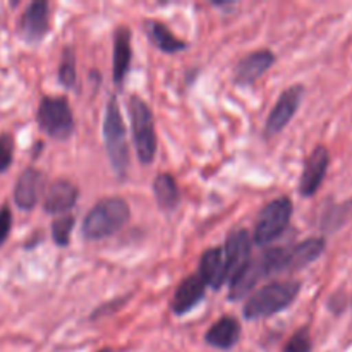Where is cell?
Segmentation results:
<instances>
[{
	"label": "cell",
	"mask_w": 352,
	"mask_h": 352,
	"mask_svg": "<svg viewBox=\"0 0 352 352\" xmlns=\"http://www.w3.org/2000/svg\"><path fill=\"white\" fill-rule=\"evenodd\" d=\"M325 246L327 243L323 237H309L294 246H284V272L292 274L311 265L322 256Z\"/></svg>",
	"instance_id": "8fae6325"
},
{
	"label": "cell",
	"mask_w": 352,
	"mask_h": 352,
	"mask_svg": "<svg viewBox=\"0 0 352 352\" xmlns=\"http://www.w3.org/2000/svg\"><path fill=\"white\" fill-rule=\"evenodd\" d=\"M274 62L275 55L270 50L251 52L237 62L236 69H234V82L236 85H253L272 67Z\"/></svg>",
	"instance_id": "9a60e30c"
},
{
	"label": "cell",
	"mask_w": 352,
	"mask_h": 352,
	"mask_svg": "<svg viewBox=\"0 0 352 352\" xmlns=\"http://www.w3.org/2000/svg\"><path fill=\"white\" fill-rule=\"evenodd\" d=\"M38 127L47 136L64 141L74 133V116L65 96H41L36 110Z\"/></svg>",
	"instance_id": "5b68a950"
},
{
	"label": "cell",
	"mask_w": 352,
	"mask_h": 352,
	"mask_svg": "<svg viewBox=\"0 0 352 352\" xmlns=\"http://www.w3.org/2000/svg\"><path fill=\"white\" fill-rule=\"evenodd\" d=\"M241 339V323L234 316H222L217 320L205 336V342L208 346L220 351H229L239 342Z\"/></svg>",
	"instance_id": "e0dca14e"
},
{
	"label": "cell",
	"mask_w": 352,
	"mask_h": 352,
	"mask_svg": "<svg viewBox=\"0 0 352 352\" xmlns=\"http://www.w3.org/2000/svg\"><path fill=\"white\" fill-rule=\"evenodd\" d=\"M103 141H105L107 157H109L113 172L119 177H126L131 157L129 146H127L126 126H124L122 116H120L117 96H110V100L107 102L105 117H103Z\"/></svg>",
	"instance_id": "3957f363"
},
{
	"label": "cell",
	"mask_w": 352,
	"mask_h": 352,
	"mask_svg": "<svg viewBox=\"0 0 352 352\" xmlns=\"http://www.w3.org/2000/svg\"><path fill=\"white\" fill-rule=\"evenodd\" d=\"M10 229H12V212L7 203L0 206V248L9 239Z\"/></svg>",
	"instance_id": "484cf974"
},
{
	"label": "cell",
	"mask_w": 352,
	"mask_h": 352,
	"mask_svg": "<svg viewBox=\"0 0 352 352\" xmlns=\"http://www.w3.org/2000/svg\"><path fill=\"white\" fill-rule=\"evenodd\" d=\"M329 164L330 153L325 146H316L309 153L305 168H302L301 181H299V192L305 198H309V196H313L318 191L323 179H325L327 170H329Z\"/></svg>",
	"instance_id": "9c48e42d"
},
{
	"label": "cell",
	"mask_w": 352,
	"mask_h": 352,
	"mask_svg": "<svg viewBox=\"0 0 352 352\" xmlns=\"http://www.w3.org/2000/svg\"><path fill=\"white\" fill-rule=\"evenodd\" d=\"M268 277L265 272L263 261H261L260 254L250 258L246 265L230 278V289H229V299L230 301H241L246 298L261 278Z\"/></svg>",
	"instance_id": "5bb4252c"
},
{
	"label": "cell",
	"mask_w": 352,
	"mask_h": 352,
	"mask_svg": "<svg viewBox=\"0 0 352 352\" xmlns=\"http://www.w3.org/2000/svg\"><path fill=\"white\" fill-rule=\"evenodd\" d=\"M198 275L212 289H220L226 284V258L222 248H210L201 254Z\"/></svg>",
	"instance_id": "ac0fdd59"
},
{
	"label": "cell",
	"mask_w": 352,
	"mask_h": 352,
	"mask_svg": "<svg viewBox=\"0 0 352 352\" xmlns=\"http://www.w3.org/2000/svg\"><path fill=\"white\" fill-rule=\"evenodd\" d=\"M292 201L287 196L274 199L268 203L258 215L254 223L253 241L258 246H268L285 232L292 217Z\"/></svg>",
	"instance_id": "8992f818"
},
{
	"label": "cell",
	"mask_w": 352,
	"mask_h": 352,
	"mask_svg": "<svg viewBox=\"0 0 352 352\" xmlns=\"http://www.w3.org/2000/svg\"><path fill=\"white\" fill-rule=\"evenodd\" d=\"M50 31V6L45 0L28 3L17 23V33L26 43H38Z\"/></svg>",
	"instance_id": "52a82bcc"
},
{
	"label": "cell",
	"mask_w": 352,
	"mask_h": 352,
	"mask_svg": "<svg viewBox=\"0 0 352 352\" xmlns=\"http://www.w3.org/2000/svg\"><path fill=\"white\" fill-rule=\"evenodd\" d=\"M251 253V236L246 229L234 230L229 234L223 248L226 258V277L227 280L234 277L244 265L250 261Z\"/></svg>",
	"instance_id": "4fadbf2b"
},
{
	"label": "cell",
	"mask_w": 352,
	"mask_h": 352,
	"mask_svg": "<svg viewBox=\"0 0 352 352\" xmlns=\"http://www.w3.org/2000/svg\"><path fill=\"white\" fill-rule=\"evenodd\" d=\"M206 284L198 274L189 275L179 284L175 289V294L172 298L170 308L177 316H184L186 313L191 311L192 308L198 306V302L205 298Z\"/></svg>",
	"instance_id": "2e32d148"
},
{
	"label": "cell",
	"mask_w": 352,
	"mask_h": 352,
	"mask_svg": "<svg viewBox=\"0 0 352 352\" xmlns=\"http://www.w3.org/2000/svg\"><path fill=\"white\" fill-rule=\"evenodd\" d=\"M127 110H129L138 160L143 165H150L157 155V131H155L153 112L150 105L138 95L129 96Z\"/></svg>",
	"instance_id": "277c9868"
},
{
	"label": "cell",
	"mask_w": 352,
	"mask_h": 352,
	"mask_svg": "<svg viewBox=\"0 0 352 352\" xmlns=\"http://www.w3.org/2000/svg\"><path fill=\"white\" fill-rule=\"evenodd\" d=\"M129 217L131 210L126 199L119 196L100 199L82 220V237L88 241H100L113 236L126 226Z\"/></svg>",
	"instance_id": "6da1fadb"
},
{
	"label": "cell",
	"mask_w": 352,
	"mask_h": 352,
	"mask_svg": "<svg viewBox=\"0 0 352 352\" xmlns=\"http://www.w3.org/2000/svg\"><path fill=\"white\" fill-rule=\"evenodd\" d=\"M131 58H133V50H131V31L127 26H119L113 33V81L117 85L124 81L131 67Z\"/></svg>",
	"instance_id": "d6986e66"
},
{
	"label": "cell",
	"mask_w": 352,
	"mask_h": 352,
	"mask_svg": "<svg viewBox=\"0 0 352 352\" xmlns=\"http://www.w3.org/2000/svg\"><path fill=\"white\" fill-rule=\"evenodd\" d=\"M146 33L150 40L165 54H177V52L188 48V43L184 40L175 36L164 23H158V21H148Z\"/></svg>",
	"instance_id": "44dd1931"
},
{
	"label": "cell",
	"mask_w": 352,
	"mask_h": 352,
	"mask_svg": "<svg viewBox=\"0 0 352 352\" xmlns=\"http://www.w3.org/2000/svg\"><path fill=\"white\" fill-rule=\"evenodd\" d=\"M311 336H309L308 329H299L291 339L287 340V344L284 346L282 352H311Z\"/></svg>",
	"instance_id": "d4e9b609"
},
{
	"label": "cell",
	"mask_w": 352,
	"mask_h": 352,
	"mask_svg": "<svg viewBox=\"0 0 352 352\" xmlns=\"http://www.w3.org/2000/svg\"><path fill=\"white\" fill-rule=\"evenodd\" d=\"M79 198V189L69 179H57L45 191L43 210L50 215H60L74 208Z\"/></svg>",
	"instance_id": "7c38bea8"
},
{
	"label": "cell",
	"mask_w": 352,
	"mask_h": 352,
	"mask_svg": "<svg viewBox=\"0 0 352 352\" xmlns=\"http://www.w3.org/2000/svg\"><path fill=\"white\" fill-rule=\"evenodd\" d=\"M74 223L76 219L72 215H62L52 222V239H54V243L57 244V246H69Z\"/></svg>",
	"instance_id": "603a6c76"
},
{
	"label": "cell",
	"mask_w": 352,
	"mask_h": 352,
	"mask_svg": "<svg viewBox=\"0 0 352 352\" xmlns=\"http://www.w3.org/2000/svg\"><path fill=\"white\" fill-rule=\"evenodd\" d=\"M43 192V174L36 167H26L14 186V203L23 212H30L40 201Z\"/></svg>",
	"instance_id": "30bf717a"
},
{
	"label": "cell",
	"mask_w": 352,
	"mask_h": 352,
	"mask_svg": "<svg viewBox=\"0 0 352 352\" xmlns=\"http://www.w3.org/2000/svg\"><path fill=\"white\" fill-rule=\"evenodd\" d=\"M14 148L16 141L10 133H0V174L7 172L14 160Z\"/></svg>",
	"instance_id": "cb8c5ba5"
},
{
	"label": "cell",
	"mask_w": 352,
	"mask_h": 352,
	"mask_svg": "<svg viewBox=\"0 0 352 352\" xmlns=\"http://www.w3.org/2000/svg\"><path fill=\"white\" fill-rule=\"evenodd\" d=\"M98 352H113V349H110V347H105V349L98 351Z\"/></svg>",
	"instance_id": "4316f807"
},
{
	"label": "cell",
	"mask_w": 352,
	"mask_h": 352,
	"mask_svg": "<svg viewBox=\"0 0 352 352\" xmlns=\"http://www.w3.org/2000/svg\"><path fill=\"white\" fill-rule=\"evenodd\" d=\"M153 192L162 212H174L177 208L181 192L172 174H158L153 181Z\"/></svg>",
	"instance_id": "ffe728a7"
},
{
	"label": "cell",
	"mask_w": 352,
	"mask_h": 352,
	"mask_svg": "<svg viewBox=\"0 0 352 352\" xmlns=\"http://www.w3.org/2000/svg\"><path fill=\"white\" fill-rule=\"evenodd\" d=\"M302 93H305V88L301 85H294L278 96L277 103L274 105L267 119V126H265V134L268 138L278 134L291 122L302 102Z\"/></svg>",
	"instance_id": "ba28073f"
},
{
	"label": "cell",
	"mask_w": 352,
	"mask_h": 352,
	"mask_svg": "<svg viewBox=\"0 0 352 352\" xmlns=\"http://www.w3.org/2000/svg\"><path fill=\"white\" fill-rule=\"evenodd\" d=\"M299 291H301V282L296 278L270 282L265 287L258 289L248 299L243 308L244 316L248 320H258L277 315L294 302Z\"/></svg>",
	"instance_id": "7a4b0ae2"
},
{
	"label": "cell",
	"mask_w": 352,
	"mask_h": 352,
	"mask_svg": "<svg viewBox=\"0 0 352 352\" xmlns=\"http://www.w3.org/2000/svg\"><path fill=\"white\" fill-rule=\"evenodd\" d=\"M58 81L65 88H74L78 81V72H76V55L72 47H65L62 50L60 65H58Z\"/></svg>",
	"instance_id": "7402d4cb"
}]
</instances>
